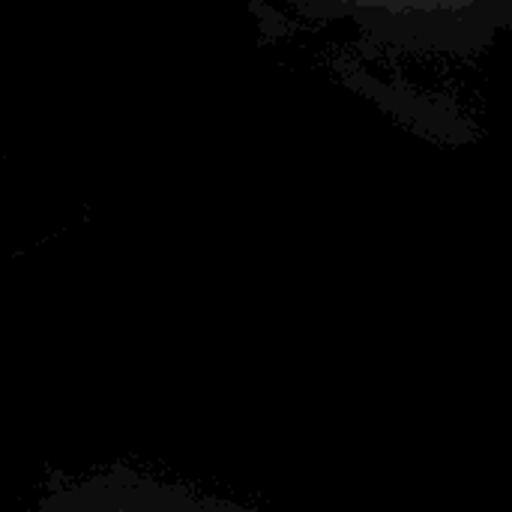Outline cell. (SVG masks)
Returning a JSON list of instances; mask_svg holds the SVG:
<instances>
[{"label": "cell", "instance_id": "6da1fadb", "mask_svg": "<svg viewBox=\"0 0 512 512\" xmlns=\"http://www.w3.org/2000/svg\"><path fill=\"white\" fill-rule=\"evenodd\" d=\"M36 512H243L195 495L180 486H165L129 471L99 474L93 480L48 492Z\"/></svg>", "mask_w": 512, "mask_h": 512}]
</instances>
